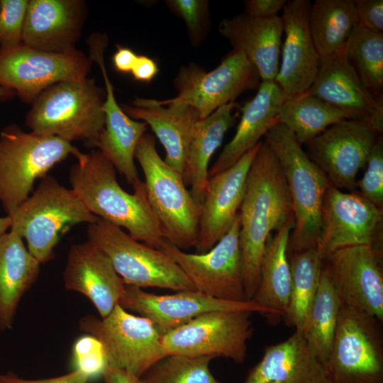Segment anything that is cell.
<instances>
[{
  "label": "cell",
  "mask_w": 383,
  "mask_h": 383,
  "mask_svg": "<svg viewBox=\"0 0 383 383\" xmlns=\"http://www.w3.org/2000/svg\"><path fill=\"white\" fill-rule=\"evenodd\" d=\"M243 281L246 299L256 292L269 238L294 218L288 187L274 153L264 140L250 167L238 212Z\"/></svg>",
  "instance_id": "cell-1"
},
{
  "label": "cell",
  "mask_w": 383,
  "mask_h": 383,
  "mask_svg": "<svg viewBox=\"0 0 383 383\" xmlns=\"http://www.w3.org/2000/svg\"><path fill=\"white\" fill-rule=\"evenodd\" d=\"M70 170L71 189L98 218L125 228L135 240L160 250L165 239L147 198L144 182L125 191L113 165L96 150L82 152Z\"/></svg>",
  "instance_id": "cell-2"
},
{
  "label": "cell",
  "mask_w": 383,
  "mask_h": 383,
  "mask_svg": "<svg viewBox=\"0 0 383 383\" xmlns=\"http://www.w3.org/2000/svg\"><path fill=\"white\" fill-rule=\"evenodd\" d=\"M105 89L92 78L62 81L41 92L26 116L31 132L96 148L104 129Z\"/></svg>",
  "instance_id": "cell-3"
},
{
  "label": "cell",
  "mask_w": 383,
  "mask_h": 383,
  "mask_svg": "<svg viewBox=\"0 0 383 383\" xmlns=\"http://www.w3.org/2000/svg\"><path fill=\"white\" fill-rule=\"evenodd\" d=\"M265 141L278 160L292 201L294 226L288 252L316 248L321 235L322 203L329 182L294 135L282 123L270 129Z\"/></svg>",
  "instance_id": "cell-4"
},
{
  "label": "cell",
  "mask_w": 383,
  "mask_h": 383,
  "mask_svg": "<svg viewBox=\"0 0 383 383\" xmlns=\"http://www.w3.org/2000/svg\"><path fill=\"white\" fill-rule=\"evenodd\" d=\"M135 159L143 170L147 198L165 240L182 250L194 248L201 205L187 189L182 174L162 159L155 138L150 133H145L140 139Z\"/></svg>",
  "instance_id": "cell-5"
},
{
  "label": "cell",
  "mask_w": 383,
  "mask_h": 383,
  "mask_svg": "<svg viewBox=\"0 0 383 383\" xmlns=\"http://www.w3.org/2000/svg\"><path fill=\"white\" fill-rule=\"evenodd\" d=\"M82 152L52 135L25 132L15 123L0 132V204L11 216L33 192L37 179L57 163Z\"/></svg>",
  "instance_id": "cell-6"
},
{
  "label": "cell",
  "mask_w": 383,
  "mask_h": 383,
  "mask_svg": "<svg viewBox=\"0 0 383 383\" xmlns=\"http://www.w3.org/2000/svg\"><path fill=\"white\" fill-rule=\"evenodd\" d=\"M10 217V230L26 240L28 251L40 264L54 257L55 248L72 226L99 218L71 189L48 174Z\"/></svg>",
  "instance_id": "cell-7"
},
{
  "label": "cell",
  "mask_w": 383,
  "mask_h": 383,
  "mask_svg": "<svg viewBox=\"0 0 383 383\" xmlns=\"http://www.w3.org/2000/svg\"><path fill=\"white\" fill-rule=\"evenodd\" d=\"M87 239L109 258L126 285L197 291L166 254L135 240L116 226L99 218L88 224Z\"/></svg>",
  "instance_id": "cell-8"
},
{
  "label": "cell",
  "mask_w": 383,
  "mask_h": 383,
  "mask_svg": "<svg viewBox=\"0 0 383 383\" xmlns=\"http://www.w3.org/2000/svg\"><path fill=\"white\" fill-rule=\"evenodd\" d=\"M380 323L370 314L341 304L324 362L328 383H383Z\"/></svg>",
  "instance_id": "cell-9"
},
{
  "label": "cell",
  "mask_w": 383,
  "mask_h": 383,
  "mask_svg": "<svg viewBox=\"0 0 383 383\" xmlns=\"http://www.w3.org/2000/svg\"><path fill=\"white\" fill-rule=\"evenodd\" d=\"M79 328L103 345L108 366L124 370L140 377L166 356L161 338L148 318L135 316L119 304L105 318L82 317Z\"/></svg>",
  "instance_id": "cell-10"
},
{
  "label": "cell",
  "mask_w": 383,
  "mask_h": 383,
  "mask_svg": "<svg viewBox=\"0 0 383 383\" xmlns=\"http://www.w3.org/2000/svg\"><path fill=\"white\" fill-rule=\"evenodd\" d=\"M245 311L204 313L162 336L165 354L225 357L242 364L253 333L250 316Z\"/></svg>",
  "instance_id": "cell-11"
},
{
  "label": "cell",
  "mask_w": 383,
  "mask_h": 383,
  "mask_svg": "<svg viewBox=\"0 0 383 383\" xmlns=\"http://www.w3.org/2000/svg\"><path fill=\"white\" fill-rule=\"evenodd\" d=\"M260 80L243 53L233 49L211 71L194 62L182 66L173 82L177 94L167 100L191 106L203 119L243 92L258 88Z\"/></svg>",
  "instance_id": "cell-12"
},
{
  "label": "cell",
  "mask_w": 383,
  "mask_h": 383,
  "mask_svg": "<svg viewBox=\"0 0 383 383\" xmlns=\"http://www.w3.org/2000/svg\"><path fill=\"white\" fill-rule=\"evenodd\" d=\"M91 62L78 50L50 52L23 43L0 47V87L32 104L41 92L56 83L88 77Z\"/></svg>",
  "instance_id": "cell-13"
},
{
  "label": "cell",
  "mask_w": 383,
  "mask_h": 383,
  "mask_svg": "<svg viewBox=\"0 0 383 383\" xmlns=\"http://www.w3.org/2000/svg\"><path fill=\"white\" fill-rule=\"evenodd\" d=\"M240 216L226 235L204 253H188L166 240L160 250L183 271L195 289L211 297L232 302L246 299L239 240Z\"/></svg>",
  "instance_id": "cell-14"
},
{
  "label": "cell",
  "mask_w": 383,
  "mask_h": 383,
  "mask_svg": "<svg viewBox=\"0 0 383 383\" xmlns=\"http://www.w3.org/2000/svg\"><path fill=\"white\" fill-rule=\"evenodd\" d=\"M382 137L367 120L345 119L305 143L308 156L340 190L357 191V175Z\"/></svg>",
  "instance_id": "cell-15"
},
{
  "label": "cell",
  "mask_w": 383,
  "mask_h": 383,
  "mask_svg": "<svg viewBox=\"0 0 383 383\" xmlns=\"http://www.w3.org/2000/svg\"><path fill=\"white\" fill-rule=\"evenodd\" d=\"M382 219V209L358 192H346L329 184L322 203L321 229L316 249L324 260L343 248H377Z\"/></svg>",
  "instance_id": "cell-16"
},
{
  "label": "cell",
  "mask_w": 383,
  "mask_h": 383,
  "mask_svg": "<svg viewBox=\"0 0 383 383\" xmlns=\"http://www.w3.org/2000/svg\"><path fill=\"white\" fill-rule=\"evenodd\" d=\"M380 250L372 245L338 249L323 260V270L340 302L383 321Z\"/></svg>",
  "instance_id": "cell-17"
},
{
  "label": "cell",
  "mask_w": 383,
  "mask_h": 383,
  "mask_svg": "<svg viewBox=\"0 0 383 383\" xmlns=\"http://www.w3.org/2000/svg\"><path fill=\"white\" fill-rule=\"evenodd\" d=\"M118 304L126 311L149 319L161 336L204 313L213 311H245L262 313L273 318L271 311L254 300L226 301L199 291L158 295L147 292L140 287L125 284Z\"/></svg>",
  "instance_id": "cell-18"
},
{
  "label": "cell",
  "mask_w": 383,
  "mask_h": 383,
  "mask_svg": "<svg viewBox=\"0 0 383 383\" xmlns=\"http://www.w3.org/2000/svg\"><path fill=\"white\" fill-rule=\"evenodd\" d=\"M309 0L287 1L281 17L284 33L282 58L275 82L284 101L307 91L320 66L309 29Z\"/></svg>",
  "instance_id": "cell-19"
},
{
  "label": "cell",
  "mask_w": 383,
  "mask_h": 383,
  "mask_svg": "<svg viewBox=\"0 0 383 383\" xmlns=\"http://www.w3.org/2000/svg\"><path fill=\"white\" fill-rule=\"evenodd\" d=\"M262 142L231 167L209 178L201 204L196 253L209 250L231 227L244 196L250 167Z\"/></svg>",
  "instance_id": "cell-20"
},
{
  "label": "cell",
  "mask_w": 383,
  "mask_h": 383,
  "mask_svg": "<svg viewBox=\"0 0 383 383\" xmlns=\"http://www.w3.org/2000/svg\"><path fill=\"white\" fill-rule=\"evenodd\" d=\"M306 92L343 111L350 119L367 120L382 134L383 98L365 87L344 50L320 60L316 77Z\"/></svg>",
  "instance_id": "cell-21"
},
{
  "label": "cell",
  "mask_w": 383,
  "mask_h": 383,
  "mask_svg": "<svg viewBox=\"0 0 383 383\" xmlns=\"http://www.w3.org/2000/svg\"><path fill=\"white\" fill-rule=\"evenodd\" d=\"M89 57L100 67L105 84L106 96L103 106L104 129L96 148L119 171H128L135 166V151L148 125L129 117L116 99L113 87L105 67L104 52L108 37L92 33L87 40Z\"/></svg>",
  "instance_id": "cell-22"
},
{
  "label": "cell",
  "mask_w": 383,
  "mask_h": 383,
  "mask_svg": "<svg viewBox=\"0 0 383 383\" xmlns=\"http://www.w3.org/2000/svg\"><path fill=\"white\" fill-rule=\"evenodd\" d=\"M86 16L82 0H30L22 43L45 52L74 51Z\"/></svg>",
  "instance_id": "cell-23"
},
{
  "label": "cell",
  "mask_w": 383,
  "mask_h": 383,
  "mask_svg": "<svg viewBox=\"0 0 383 383\" xmlns=\"http://www.w3.org/2000/svg\"><path fill=\"white\" fill-rule=\"evenodd\" d=\"M63 281L67 290L79 292L90 300L101 318L118 304L125 287L109 258L88 240L70 247Z\"/></svg>",
  "instance_id": "cell-24"
},
{
  "label": "cell",
  "mask_w": 383,
  "mask_h": 383,
  "mask_svg": "<svg viewBox=\"0 0 383 383\" xmlns=\"http://www.w3.org/2000/svg\"><path fill=\"white\" fill-rule=\"evenodd\" d=\"M121 108L129 117L151 128L165 150L164 161L183 176L194 126L199 120L197 112L183 104L140 97Z\"/></svg>",
  "instance_id": "cell-25"
},
{
  "label": "cell",
  "mask_w": 383,
  "mask_h": 383,
  "mask_svg": "<svg viewBox=\"0 0 383 383\" xmlns=\"http://www.w3.org/2000/svg\"><path fill=\"white\" fill-rule=\"evenodd\" d=\"M218 32L243 53L256 68L261 81H274L279 70L283 26L279 16L257 18L245 13L225 18Z\"/></svg>",
  "instance_id": "cell-26"
},
{
  "label": "cell",
  "mask_w": 383,
  "mask_h": 383,
  "mask_svg": "<svg viewBox=\"0 0 383 383\" xmlns=\"http://www.w3.org/2000/svg\"><path fill=\"white\" fill-rule=\"evenodd\" d=\"M244 383H328L323 363L314 355L302 333L267 346L262 359L249 371Z\"/></svg>",
  "instance_id": "cell-27"
},
{
  "label": "cell",
  "mask_w": 383,
  "mask_h": 383,
  "mask_svg": "<svg viewBox=\"0 0 383 383\" xmlns=\"http://www.w3.org/2000/svg\"><path fill=\"white\" fill-rule=\"evenodd\" d=\"M284 96L275 81H261L255 96L242 109V116L232 139L225 145L209 170L211 177L234 165L279 123Z\"/></svg>",
  "instance_id": "cell-28"
},
{
  "label": "cell",
  "mask_w": 383,
  "mask_h": 383,
  "mask_svg": "<svg viewBox=\"0 0 383 383\" xmlns=\"http://www.w3.org/2000/svg\"><path fill=\"white\" fill-rule=\"evenodd\" d=\"M40 265L16 233L10 230L0 235V331L12 327L19 303L37 279Z\"/></svg>",
  "instance_id": "cell-29"
},
{
  "label": "cell",
  "mask_w": 383,
  "mask_h": 383,
  "mask_svg": "<svg viewBox=\"0 0 383 383\" xmlns=\"http://www.w3.org/2000/svg\"><path fill=\"white\" fill-rule=\"evenodd\" d=\"M235 103L226 104L203 119L193 129L184 162L183 178L195 201L201 204L209 179L210 160L235 122Z\"/></svg>",
  "instance_id": "cell-30"
},
{
  "label": "cell",
  "mask_w": 383,
  "mask_h": 383,
  "mask_svg": "<svg viewBox=\"0 0 383 383\" xmlns=\"http://www.w3.org/2000/svg\"><path fill=\"white\" fill-rule=\"evenodd\" d=\"M294 218L271 235L262 257L258 285L252 300L272 311L277 319L287 313L291 289L288 245Z\"/></svg>",
  "instance_id": "cell-31"
},
{
  "label": "cell",
  "mask_w": 383,
  "mask_h": 383,
  "mask_svg": "<svg viewBox=\"0 0 383 383\" xmlns=\"http://www.w3.org/2000/svg\"><path fill=\"white\" fill-rule=\"evenodd\" d=\"M358 24L353 0H316L309 11V29L320 60L341 52Z\"/></svg>",
  "instance_id": "cell-32"
},
{
  "label": "cell",
  "mask_w": 383,
  "mask_h": 383,
  "mask_svg": "<svg viewBox=\"0 0 383 383\" xmlns=\"http://www.w3.org/2000/svg\"><path fill=\"white\" fill-rule=\"evenodd\" d=\"M345 119H350L345 112L306 91L284 101L279 114V123L301 145Z\"/></svg>",
  "instance_id": "cell-33"
},
{
  "label": "cell",
  "mask_w": 383,
  "mask_h": 383,
  "mask_svg": "<svg viewBox=\"0 0 383 383\" xmlns=\"http://www.w3.org/2000/svg\"><path fill=\"white\" fill-rule=\"evenodd\" d=\"M291 289L288 309L283 318L295 331L302 332L315 298L323 260L316 248L291 253Z\"/></svg>",
  "instance_id": "cell-34"
},
{
  "label": "cell",
  "mask_w": 383,
  "mask_h": 383,
  "mask_svg": "<svg viewBox=\"0 0 383 383\" xmlns=\"http://www.w3.org/2000/svg\"><path fill=\"white\" fill-rule=\"evenodd\" d=\"M341 304L322 269L319 285L301 332L314 355L323 363L331 352Z\"/></svg>",
  "instance_id": "cell-35"
},
{
  "label": "cell",
  "mask_w": 383,
  "mask_h": 383,
  "mask_svg": "<svg viewBox=\"0 0 383 383\" xmlns=\"http://www.w3.org/2000/svg\"><path fill=\"white\" fill-rule=\"evenodd\" d=\"M345 57L365 87L382 97L383 33L357 24L344 48Z\"/></svg>",
  "instance_id": "cell-36"
},
{
  "label": "cell",
  "mask_w": 383,
  "mask_h": 383,
  "mask_svg": "<svg viewBox=\"0 0 383 383\" xmlns=\"http://www.w3.org/2000/svg\"><path fill=\"white\" fill-rule=\"evenodd\" d=\"M211 357L167 355L140 377L142 383H221L211 372Z\"/></svg>",
  "instance_id": "cell-37"
},
{
  "label": "cell",
  "mask_w": 383,
  "mask_h": 383,
  "mask_svg": "<svg viewBox=\"0 0 383 383\" xmlns=\"http://www.w3.org/2000/svg\"><path fill=\"white\" fill-rule=\"evenodd\" d=\"M165 2L171 11L184 21L192 45L199 46L209 32V1L166 0Z\"/></svg>",
  "instance_id": "cell-38"
},
{
  "label": "cell",
  "mask_w": 383,
  "mask_h": 383,
  "mask_svg": "<svg viewBox=\"0 0 383 383\" xmlns=\"http://www.w3.org/2000/svg\"><path fill=\"white\" fill-rule=\"evenodd\" d=\"M74 369L84 373L90 379L103 374L108 366L102 343L94 336L87 334L79 338L72 349Z\"/></svg>",
  "instance_id": "cell-39"
},
{
  "label": "cell",
  "mask_w": 383,
  "mask_h": 383,
  "mask_svg": "<svg viewBox=\"0 0 383 383\" xmlns=\"http://www.w3.org/2000/svg\"><path fill=\"white\" fill-rule=\"evenodd\" d=\"M362 177L356 182V189L366 199L383 208V139L373 147L367 158Z\"/></svg>",
  "instance_id": "cell-40"
},
{
  "label": "cell",
  "mask_w": 383,
  "mask_h": 383,
  "mask_svg": "<svg viewBox=\"0 0 383 383\" xmlns=\"http://www.w3.org/2000/svg\"><path fill=\"white\" fill-rule=\"evenodd\" d=\"M28 0H0V47L22 43Z\"/></svg>",
  "instance_id": "cell-41"
},
{
  "label": "cell",
  "mask_w": 383,
  "mask_h": 383,
  "mask_svg": "<svg viewBox=\"0 0 383 383\" xmlns=\"http://www.w3.org/2000/svg\"><path fill=\"white\" fill-rule=\"evenodd\" d=\"M358 23L376 32L383 30V1H354Z\"/></svg>",
  "instance_id": "cell-42"
},
{
  "label": "cell",
  "mask_w": 383,
  "mask_h": 383,
  "mask_svg": "<svg viewBox=\"0 0 383 383\" xmlns=\"http://www.w3.org/2000/svg\"><path fill=\"white\" fill-rule=\"evenodd\" d=\"M286 0H246L244 1L246 15L257 18H267L278 16L283 10Z\"/></svg>",
  "instance_id": "cell-43"
},
{
  "label": "cell",
  "mask_w": 383,
  "mask_h": 383,
  "mask_svg": "<svg viewBox=\"0 0 383 383\" xmlns=\"http://www.w3.org/2000/svg\"><path fill=\"white\" fill-rule=\"evenodd\" d=\"M89 377L79 370L56 377L42 379H25L11 373L0 374V383H88Z\"/></svg>",
  "instance_id": "cell-44"
},
{
  "label": "cell",
  "mask_w": 383,
  "mask_h": 383,
  "mask_svg": "<svg viewBox=\"0 0 383 383\" xmlns=\"http://www.w3.org/2000/svg\"><path fill=\"white\" fill-rule=\"evenodd\" d=\"M158 72L159 68L156 61L148 56L141 55H138L131 73L135 80L150 83Z\"/></svg>",
  "instance_id": "cell-45"
},
{
  "label": "cell",
  "mask_w": 383,
  "mask_h": 383,
  "mask_svg": "<svg viewBox=\"0 0 383 383\" xmlns=\"http://www.w3.org/2000/svg\"><path fill=\"white\" fill-rule=\"evenodd\" d=\"M116 50L112 57L113 65L118 72L128 74L131 72L138 55L130 48L117 45Z\"/></svg>",
  "instance_id": "cell-46"
},
{
  "label": "cell",
  "mask_w": 383,
  "mask_h": 383,
  "mask_svg": "<svg viewBox=\"0 0 383 383\" xmlns=\"http://www.w3.org/2000/svg\"><path fill=\"white\" fill-rule=\"evenodd\" d=\"M104 383H142L139 377L119 368L107 366L102 374Z\"/></svg>",
  "instance_id": "cell-47"
},
{
  "label": "cell",
  "mask_w": 383,
  "mask_h": 383,
  "mask_svg": "<svg viewBox=\"0 0 383 383\" xmlns=\"http://www.w3.org/2000/svg\"><path fill=\"white\" fill-rule=\"evenodd\" d=\"M11 219L9 216H0V235L6 233L11 228Z\"/></svg>",
  "instance_id": "cell-48"
},
{
  "label": "cell",
  "mask_w": 383,
  "mask_h": 383,
  "mask_svg": "<svg viewBox=\"0 0 383 383\" xmlns=\"http://www.w3.org/2000/svg\"><path fill=\"white\" fill-rule=\"evenodd\" d=\"M16 95L11 89L0 87V100L6 101L12 99Z\"/></svg>",
  "instance_id": "cell-49"
}]
</instances>
